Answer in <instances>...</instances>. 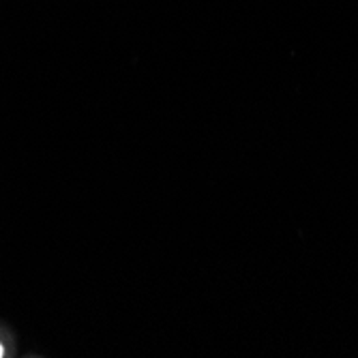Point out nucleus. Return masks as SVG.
Listing matches in <instances>:
<instances>
[{
	"mask_svg": "<svg viewBox=\"0 0 358 358\" xmlns=\"http://www.w3.org/2000/svg\"><path fill=\"white\" fill-rule=\"evenodd\" d=\"M3 356H5V345L0 343V358H3Z\"/></svg>",
	"mask_w": 358,
	"mask_h": 358,
	"instance_id": "obj_1",
	"label": "nucleus"
}]
</instances>
